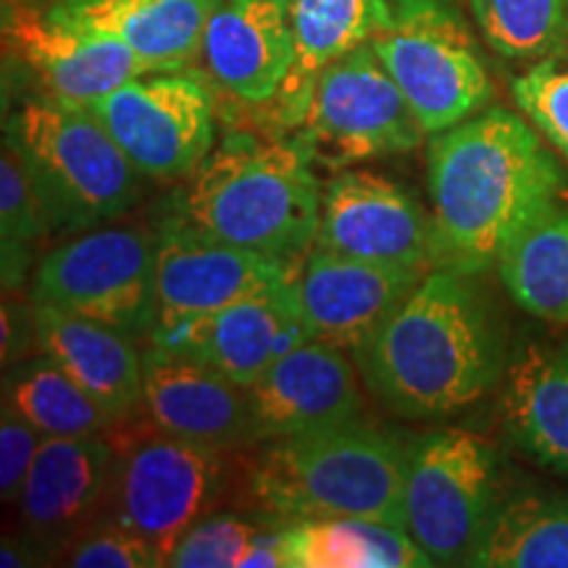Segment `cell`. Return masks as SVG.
Segmentation results:
<instances>
[{
  "mask_svg": "<svg viewBox=\"0 0 568 568\" xmlns=\"http://www.w3.org/2000/svg\"><path fill=\"white\" fill-rule=\"evenodd\" d=\"M426 187L437 268L481 274L497 266L531 219L568 201V176L531 124L503 105L432 134Z\"/></svg>",
  "mask_w": 568,
  "mask_h": 568,
  "instance_id": "6da1fadb",
  "label": "cell"
},
{
  "mask_svg": "<svg viewBox=\"0 0 568 568\" xmlns=\"http://www.w3.org/2000/svg\"><path fill=\"white\" fill-rule=\"evenodd\" d=\"M474 276L432 268L351 353L364 387L395 416L443 422L477 406L506 374V329Z\"/></svg>",
  "mask_w": 568,
  "mask_h": 568,
  "instance_id": "7a4b0ae2",
  "label": "cell"
},
{
  "mask_svg": "<svg viewBox=\"0 0 568 568\" xmlns=\"http://www.w3.org/2000/svg\"><path fill=\"white\" fill-rule=\"evenodd\" d=\"M176 209L222 243L297 261L316 243L322 190L301 140L230 134L197 163Z\"/></svg>",
  "mask_w": 568,
  "mask_h": 568,
  "instance_id": "3957f363",
  "label": "cell"
},
{
  "mask_svg": "<svg viewBox=\"0 0 568 568\" xmlns=\"http://www.w3.org/2000/svg\"><path fill=\"white\" fill-rule=\"evenodd\" d=\"M403 460L406 445L355 418L266 439L251 466V495L290 524L345 516L403 524Z\"/></svg>",
  "mask_w": 568,
  "mask_h": 568,
  "instance_id": "277c9868",
  "label": "cell"
},
{
  "mask_svg": "<svg viewBox=\"0 0 568 568\" xmlns=\"http://www.w3.org/2000/svg\"><path fill=\"white\" fill-rule=\"evenodd\" d=\"M51 230L82 232L138 203L142 172L88 105L55 95L30 98L6 119Z\"/></svg>",
  "mask_w": 568,
  "mask_h": 568,
  "instance_id": "5b68a950",
  "label": "cell"
},
{
  "mask_svg": "<svg viewBox=\"0 0 568 568\" xmlns=\"http://www.w3.org/2000/svg\"><path fill=\"white\" fill-rule=\"evenodd\" d=\"M506 500L500 460L485 437L443 429L406 445L403 527L432 566H474Z\"/></svg>",
  "mask_w": 568,
  "mask_h": 568,
  "instance_id": "8992f818",
  "label": "cell"
},
{
  "mask_svg": "<svg viewBox=\"0 0 568 568\" xmlns=\"http://www.w3.org/2000/svg\"><path fill=\"white\" fill-rule=\"evenodd\" d=\"M393 24L372 40L426 134L450 130L493 98L485 61L450 0H389Z\"/></svg>",
  "mask_w": 568,
  "mask_h": 568,
  "instance_id": "52a82bcc",
  "label": "cell"
},
{
  "mask_svg": "<svg viewBox=\"0 0 568 568\" xmlns=\"http://www.w3.org/2000/svg\"><path fill=\"white\" fill-rule=\"evenodd\" d=\"M222 447L155 429L113 445L109 493L98 518H111L169 552L190 524L211 514L230 487Z\"/></svg>",
  "mask_w": 568,
  "mask_h": 568,
  "instance_id": "ba28073f",
  "label": "cell"
},
{
  "mask_svg": "<svg viewBox=\"0 0 568 568\" xmlns=\"http://www.w3.org/2000/svg\"><path fill=\"white\" fill-rule=\"evenodd\" d=\"M30 301L109 324L132 339L159 324L155 240L138 226H103L53 247L34 268Z\"/></svg>",
  "mask_w": 568,
  "mask_h": 568,
  "instance_id": "9c48e42d",
  "label": "cell"
},
{
  "mask_svg": "<svg viewBox=\"0 0 568 568\" xmlns=\"http://www.w3.org/2000/svg\"><path fill=\"white\" fill-rule=\"evenodd\" d=\"M301 124L297 140L305 153L329 169L408 153L426 138L372 42L318 71L305 95Z\"/></svg>",
  "mask_w": 568,
  "mask_h": 568,
  "instance_id": "30bf717a",
  "label": "cell"
},
{
  "mask_svg": "<svg viewBox=\"0 0 568 568\" xmlns=\"http://www.w3.org/2000/svg\"><path fill=\"white\" fill-rule=\"evenodd\" d=\"M142 176H190L213 148L211 92L195 77L155 71L88 103Z\"/></svg>",
  "mask_w": 568,
  "mask_h": 568,
  "instance_id": "8fae6325",
  "label": "cell"
},
{
  "mask_svg": "<svg viewBox=\"0 0 568 568\" xmlns=\"http://www.w3.org/2000/svg\"><path fill=\"white\" fill-rule=\"evenodd\" d=\"M153 240L159 324L211 314L301 276L295 261L222 243L190 224L180 209L161 219Z\"/></svg>",
  "mask_w": 568,
  "mask_h": 568,
  "instance_id": "7c38bea8",
  "label": "cell"
},
{
  "mask_svg": "<svg viewBox=\"0 0 568 568\" xmlns=\"http://www.w3.org/2000/svg\"><path fill=\"white\" fill-rule=\"evenodd\" d=\"M314 245L376 264L437 268L432 213L395 180L366 169H347L326 184Z\"/></svg>",
  "mask_w": 568,
  "mask_h": 568,
  "instance_id": "4fadbf2b",
  "label": "cell"
},
{
  "mask_svg": "<svg viewBox=\"0 0 568 568\" xmlns=\"http://www.w3.org/2000/svg\"><path fill=\"white\" fill-rule=\"evenodd\" d=\"M305 339L311 335L293 282L211 314L155 324L151 345L190 355L247 387Z\"/></svg>",
  "mask_w": 568,
  "mask_h": 568,
  "instance_id": "5bb4252c",
  "label": "cell"
},
{
  "mask_svg": "<svg viewBox=\"0 0 568 568\" xmlns=\"http://www.w3.org/2000/svg\"><path fill=\"white\" fill-rule=\"evenodd\" d=\"M361 385L358 366L345 351L305 339L247 385L258 443L364 418Z\"/></svg>",
  "mask_w": 568,
  "mask_h": 568,
  "instance_id": "9a60e30c",
  "label": "cell"
},
{
  "mask_svg": "<svg viewBox=\"0 0 568 568\" xmlns=\"http://www.w3.org/2000/svg\"><path fill=\"white\" fill-rule=\"evenodd\" d=\"M9 51L45 84L48 95L88 105L130 80L151 74L119 40L63 24L24 0H3Z\"/></svg>",
  "mask_w": 568,
  "mask_h": 568,
  "instance_id": "2e32d148",
  "label": "cell"
},
{
  "mask_svg": "<svg viewBox=\"0 0 568 568\" xmlns=\"http://www.w3.org/2000/svg\"><path fill=\"white\" fill-rule=\"evenodd\" d=\"M429 272L376 264L314 245L297 276V301L311 339L353 353Z\"/></svg>",
  "mask_w": 568,
  "mask_h": 568,
  "instance_id": "e0dca14e",
  "label": "cell"
},
{
  "mask_svg": "<svg viewBox=\"0 0 568 568\" xmlns=\"http://www.w3.org/2000/svg\"><path fill=\"white\" fill-rule=\"evenodd\" d=\"M142 414L166 435L222 450L258 443L247 387L159 345L142 353Z\"/></svg>",
  "mask_w": 568,
  "mask_h": 568,
  "instance_id": "ac0fdd59",
  "label": "cell"
},
{
  "mask_svg": "<svg viewBox=\"0 0 568 568\" xmlns=\"http://www.w3.org/2000/svg\"><path fill=\"white\" fill-rule=\"evenodd\" d=\"M113 468L105 435L45 437L17 506L27 539L55 558L77 531L103 510Z\"/></svg>",
  "mask_w": 568,
  "mask_h": 568,
  "instance_id": "d6986e66",
  "label": "cell"
},
{
  "mask_svg": "<svg viewBox=\"0 0 568 568\" xmlns=\"http://www.w3.org/2000/svg\"><path fill=\"white\" fill-rule=\"evenodd\" d=\"M201 55L211 80L232 98L274 101L295 67L290 0H216Z\"/></svg>",
  "mask_w": 568,
  "mask_h": 568,
  "instance_id": "ffe728a7",
  "label": "cell"
},
{
  "mask_svg": "<svg viewBox=\"0 0 568 568\" xmlns=\"http://www.w3.org/2000/svg\"><path fill=\"white\" fill-rule=\"evenodd\" d=\"M216 0H53L48 13L77 30L103 34L155 71H182L201 53Z\"/></svg>",
  "mask_w": 568,
  "mask_h": 568,
  "instance_id": "44dd1931",
  "label": "cell"
},
{
  "mask_svg": "<svg viewBox=\"0 0 568 568\" xmlns=\"http://www.w3.org/2000/svg\"><path fill=\"white\" fill-rule=\"evenodd\" d=\"M34 305V303H32ZM38 347L90 397L124 422L142 410V355L109 324L34 305Z\"/></svg>",
  "mask_w": 568,
  "mask_h": 568,
  "instance_id": "7402d4cb",
  "label": "cell"
},
{
  "mask_svg": "<svg viewBox=\"0 0 568 568\" xmlns=\"http://www.w3.org/2000/svg\"><path fill=\"white\" fill-rule=\"evenodd\" d=\"M500 416L524 456L568 477V343L529 345L508 361Z\"/></svg>",
  "mask_w": 568,
  "mask_h": 568,
  "instance_id": "603a6c76",
  "label": "cell"
},
{
  "mask_svg": "<svg viewBox=\"0 0 568 568\" xmlns=\"http://www.w3.org/2000/svg\"><path fill=\"white\" fill-rule=\"evenodd\" d=\"M295 67L282 95L303 116L305 95L322 69L372 42L393 24L389 0H290Z\"/></svg>",
  "mask_w": 568,
  "mask_h": 568,
  "instance_id": "cb8c5ba5",
  "label": "cell"
},
{
  "mask_svg": "<svg viewBox=\"0 0 568 568\" xmlns=\"http://www.w3.org/2000/svg\"><path fill=\"white\" fill-rule=\"evenodd\" d=\"M497 274L518 308L568 324V201L539 213L510 240Z\"/></svg>",
  "mask_w": 568,
  "mask_h": 568,
  "instance_id": "d4e9b609",
  "label": "cell"
},
{
  "mask_svg": "<svg viewBox=\"0 0 568 568\" xmlns=\"http://www.w3.org/2000/svg\"><path fill=\"white\" fill-rule=\"evenodd\" d=\"M290 568H422L432 566L403 524L372 518H311L284 527Z\"/></svg>",
  "mask_w": 568,
  "mask_h": 568,
  "instance_id": "484cf974",
  "label": "cell"
},
{
  "mask_svg": "<svg viewBox=\"0 0 568 568\" xmlns=\"http://www.w3.org/2000/svg\"><path fill=\"white\" fill-rule=\"evenodd\" d=\"M3 403L40 429L42 437L105 435V429L119 424L45 353L6 368Z\"/></svg>",
  "mask_w": 568,
  "mask_h": 568,
  "instance_id": "4316f807",
  "label": "cell"
},
{
  "mask_svg": "<svg viewBox=\"0 0 568 568\" xmlns=\"http://www.w3.org/2000/svg\"><path fill=\"white\" fill-rule=\"evenodd\" d=\"M474 566L568 568V500L508 497L497 510Z\"/></svg>",
  "mask_w": 568,
  "mask_h": 568,
  "instance_id": "83f0119b",
  "label": "cell"
},
{
  "mask_svg": "<svg viewBox=\"0 0 568 568\" xmlns=\"http://www.w3.org/2000/svg\"><path fill=\"white\" fill-rule=\"evenodd\" d=\"M481 38L508 61L568 55V0H471Z\"/></svg>",
  "mask_w": 568,
  "mask_h": 568,
  "instance_id": "f1b7e54d",
  "label": "cell"
},
{
  "mask_svg": "<svg viewBox=\"0 0 568 568\" xmlns=\"http://www.w3.org/2000/svg\"><path fill=\"white\" fill-rule=\"evenodd\" d=\"M0 232H3V280L6 287H11L24 274V264H19L21 247L51 232V222L24 161L9 140H3V159H0Z\"/></svg>",
  "mask_w": 568,
  "mask_h": 568,
  "instance_id": "f546056e",
  "label": "cell"
},
{
  "mask_svg": "<svg viewBox=\"0 0 568 568\" xmlns=\"http://www.w3.org/2000/svg\"><path fill=\"white\" fill-rule=\"evenodd\" d=\"M258 524L237 514H211L197 518L174 539L166 552L169 568H240L255 537Z\"/></svg>",
  "mask_w": 568,
  "mask_h": 568,
  "instance_id": "4dcf8cb0",
  "label": "cell"
},
{
  "mask_svg": "<svg viewBox=\"0 0 568 568\" xmlns=\"http://www.w3.org/2000/svg\"><path fill=\"white\" fill-rule=\"evenodd\" d=\"M55 564L74 568H155L166 566V550L111 518H95L55 552Z\"/></svg>",
  "mask_w": 568,
  "mask_h": 568,
  "instance_id": "1f68e13d",
  "label": "cell"
},
{
  "mask_svg": "<svg viewBox=\"0 0 568 568\" xmlns=\"http://www.w3.org/2000/svg\"><path fill=\"white\" fill-rule=\"evenodd\" d=\"M510 95L524 116L568 161V63L537 61L510 80Z\"/></svg>",
  "mask_w": 568,
  "mask_h": 568,
  "instance_id": "d6a6232c",
  "label": "cell"
},
{
  "mask_svg": "<svg viewBox=\"0 0 568 568\" xmlns=\"http://www.w3.org/2000/svg\"><path fill=\"white\" fill-rule=\"evenodd\" d=\"M42 439L45 437L40 429H34L9 403H3V414H0V495H3V503L19 500Z\"/></svg>",
  "mask_w": 568,
  "mask_h": 568,
  "instance_id": "836d02e7",
  "label": "cell"
},
{
  "mask_svg": "<svg viewBox=\"0 0 568 568\" xmlns=\"http://www.w3.org/2000/svg\"><path fill=\"white\" fill-rule=\"evenodd\" d=\"M240 568H290L287 535H284V529L261 531L251 545V550L245 552Z\"/></svg>",
  "mask_w": 568,
  "mask_h": 568,
  "instance_id": "e575fe53",
  "label": "cell"
},
{
  "mask_svg": "<svg viewBox=\"0 0 568 568\" xmlns=\"http://www.w3.org/2000/svg\"><path fill=\"white\" fill-rule=\"evenodd\" d=\"M40 548L34 542L21 545L19 539H6L3 550H0V566L3 568H19V566H38Z\"/></svg>",
  "mask_w": 568,
  "mask_h": 568,
  "instance_id": "d590c367",
  "label": "cell"
},
{
  "mask_svg": "<svg viewBox=\"0 0 568 568\" xmlns=\"http://www.w3.org/2000/svg\"><path fill=\"white\" fill-rule=\"evenodd\" d=\"M24 3H34V0H24Z\"/></svg>",
  "mask_w": 568,
  "mask_h": 568,
  "instance_id": "8d00e7d4",
  "label": "cell"
}]
</instances>
